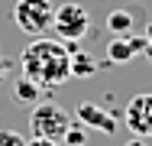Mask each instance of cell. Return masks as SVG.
I'll use <instances>...</instances> for the list:
<instances>
[{
	"mask_svg": "<svg viewBox=\"0 0 152 146\" xmlns=\"http://www.w3.org/2000/svg\"><path fill=\"white\" fill-rule=\"evenodd\" d=\"M20 68L23 75L32 78L42 91L58 88L71 78V49L61 39H49V36H32V42L20 55Z\"/></svg>",
	"mask_w": 152,
	"mask_h": 146,
	"instance_id": "6da1fadb",
	"label": "cell"
},
{
	"mask_svg": "<svg viewBox=\"0 0 152 146\" xmlns=\"http://www.w3.org/2000/svg\"><path fill=\"white\" fill-rule=\"evenodd\" d=\"M68 123H71V114L61 104H55V101H36L32 111H29L32 136H45V140H55L58 143L65 136V130H68Z\"/></svg>",
	"mask_w": 152,
	"mask_h": 146,
	"instance_id": "7a4b0ae2",
	"label": "cell"
},
{
	"mask_svg": "<svg viewBox=\"0 0 152 146\" xmlns=\"http://www.w3.org/2000/svg\"><path fill=\"white\" fill-rule=\"evenodd\" d=\"M55 7L52 0H16L13 3V23L26 36H42L45 29H52Z\"/></svg>",
	"mask_w": 152,
	"mask_h": 146,
	"instance_id": "3957f363",
	"label": "cell"
},
{
	"mask_svg": "<svg viewBox=\"0 0 152 146\" xmlns=\"http://www.w3.org/2000/svg\"><path fill=\"white\" fill-rule=\"evenodd\" d=\"M52 29L61 42H81L91 29V13L88 7L81 3H61L55 7V16H52Z\"/></svg>",
	"mask_w": 152,
	"mask_h": 146,
	"instance_id": "277c9868",
	"label": "cell"
},
{
	"mask_svg": "<svg viewBox=\"0 0 152 146\" xmlns=\"http://www.w3.org/2000/svg\"><path fill=\"white\" fill-rule=\"evenodd\" d=\"M123 123L133 130V136H139V140H152V94H149V91L136 94V97L126 104V111H123Z\"/></svg>",
	"mask_w": 152,
	"mask_h": 146,
	"instance_id": "5b68a950",
	"label": "cell"
},
{
	"mask_svg": "<svg viewBox=\"0 0 152 146\" xmlns=\"http://www.w3.org/2000/svg\"><path fill=\"white\" fill-rule=\"evenodd\" d=\"M146 26H149V13H146V7H139V3L117 7V10L107 13V29H110L113 36H133L136 29H146Z\"/></svg>",
	"mask_w": 152,
	"mask_h": 146,
	"instance_id": "8992f818",
	"label": "cell"
},
{
	"mask_svg": "<svg viewBox=\"0 0 152 146\" xmlns=\"http://www.w3.org/2000/svg\"><path fill=\"white\" fill-rule=\"evenodd\" d=\"M75 120H81L88 130H97V133H104V136H113L120 127H117V114H110L107 107H100V104H94V101H81L78 104V111H75Z\"/></svg>",
	"mask_w": 152,
	"mask_h": 146,
	"instance_id": "52a82bcc",
	"label": "cell"
},
{
	"mask_svg": "<svg viewBox=\"0 0 152 146\" xmlns=\"http://www.w3.org/2000/svg\"><path fill=\"white\" fill-rule=\"evenodd\" d=\"M71 49V78H94L97 75V62H94L91 52L78 49V42H68Z\"/></svg>",
	"mask_w": 152,
	"mask_h": 146,
	"instance_id": "ba28073f",
	"label": "cell"
},
{
	"mask_svg": "<svg viewBox=\"0 0 152 146\" xmlns=\"http://www.w3.org/2000/svg\"><path fill=\"white\" fill-rule=\"evenodd\" d=\"M13 97H16V104H23V107L29 104V107H32L36 101H42V88L36 85L32 78L20 75V78H16V85H13Z\"/></svg>",
	"mask_w": 152,
	"mask_h": 146,
	"instance_id": "9c48e42d",
	"label": "cell"
},
{
	"mask_svg": "<svg viewBox=\"0 0 152 146\" xmlns=\"http://www.w3.org/2000/svg\"><path fill=\"white\" fill-rule=\"evenodd\" d=\"M61 143L65 146H88V127L81 120H71L68 130H65V136H61Z\"/></svg>",
	"mask_w": 152,
	"mask_h": 146,
	"instance_id": "30bf717a",
	"label": "cell"
},
{
	"mask_svg": "<svg viewBox=\"0 0 152 146\" xmlns=\"http://www.w3.org/2000/svg\"><path fill=\"white\" fill-rule=\"evenodd\" d=\"M0 146H26V136L7 127V130H0Z\"/></svg>",
	"mask_w": 152,
	"mask_h": 146,
	"instance_id": "8fae6325",
	"label": "cell"
},
{
	"mask_svg": "<svg viewBox=\"0 0 152 146\" xmlns=\"http://www.w3.org/2000/svg\"><path fill=\"white\" fill-rule=\"evenodd\" d=\"M142 55H146V58L152 62V23L146 26V49H142Z\"/></svg>",
	"mask_w": 152,
	"mask_h": 146,
	"instance_id": "7c38bea8",
	"label": "cell"
},
{
	"mask_svg": "<svg viewBox=\"0 0 152 146\" xmlns=\"http://www.w3.org/2000/svg\"><path fill=\"white\" fill-rule=\"evenodd\" d=\"M26 146H58L55 140H45V136H32V140H26Z\"/></svg>",
	"mask_w": 152,
	"mask_h": 146,
	"instance_id": "4fadbf2b",
	"label": "cell"
},
{
	"mask_svg": "<svg viewBox=\"0 0 152 146\" xmlns=\"http://www.w3.org/2000/svg\"><path fill=\"white\" fill-rule=\"evenodd\" d=\"M126 146H142V140H129V143H126Z\"/></svg>",
	"mask_w": 152,
	"mask_h": 146,
	"instance_id": "5bb4252c",
	"label": "cell"
}]
</instances>
